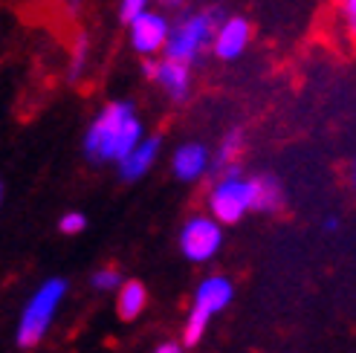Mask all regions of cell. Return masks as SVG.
Returning a JSON list of instances; mask_svg holds the SVG:
<instances>
[{
  "label": "cell",
  "instance_id": "15",
  "mask_svg": "<svg viewBox=\"0 0 356 353\" xmlns=\"http://www.w3.org/2000/svg\"><path fill=\"white\" fill-rule=\"evenodd\" d=\"M87 56H90V44H87L84 35H79L76 44H73V56H70V79H79L87 67Z\"/></svg>",
  "mask_w": 356,
  "mask_h": 353
},
{
  "label": "cell",
  "instance_id": "22",
  "mask_svg": "<svg viewBox=\"0 0 356 353\" xmlns=\"http://www.w3.org/2000/svg\"><path fill=\"white\" fill-rule=\"evenodd\" d=\"M165 3H174L177 6V3H183V0H165Z\"/></svg>",
  "mask_w": 356,
  "mask_h": 353
},
{
  "label": "cell",
  "instance_id": "16",
  "mask_svg": "<svg viewBox=\"0 0 356 353\" xmlns=\"http://www.w3.org/2000/svg\"><path fill=\"white\" fill-rule=\"evenodd\" d=\"M122 284V275H119V270H113V267H104V270H99L96 275H93V287L96 290H116Z\"/></svg>",
  "mask_w": 356,
  "mask_h": 353
},
{
  "label": "cell",
  "instance_id": "13",
  "mask_svg": "<svg viewBox=\"0 0 356 353\" xmlns=\"http://www.w3.org/2000/svg\"><path fill=\"white\" fill-rule=\"evenodd\" d=\"M284 206V188L275 176H255V208L264 215H273Z\"/></svg>",
  "mask_w": 356,
  "mask_h": 353
},
{
  "label": "cell",
  "instance_id": "12",
  "mask_svg": "<svg viewBox=\"0 0 356 353\" xmlns=\"http://www.w3.org/2000/svg\"><path fill=\"white\" fill-rule=\"evenodd\" d=\"M148 304V290L139 284V281H122L119 284V295H116V313L122 322H134L136 315L145 310Z\"/></svg>",
  "mask_w": 356,
  "mask_h": 353
},
{
  "label": "cell",
  "instance_id": "19",
  "mask_svg": "<svg viewBox=\"0 0 356 353\" xmlns=\"http://www.w3.org/2000/svg\"><path fill=\"white\" fill-rule=\"evenodd\" d=\"M339 12H342V24H345V29L350 35V41L356 44V0H342Z\"/></svg>",
  "mask_w": 356,
  "mask_h": 353
},
{
  "label": "cell",
  "instance_id": "14",
  "mask_svg": "<svg viewBox=\"0 0 356 353\" xmlns=\"http://www.w3.org/2000/svg\"><path fill=\"white\" fill-rule=\"evenodd\" d=\"M241 148H243V133H241V131H229V133L223 136L220 148H218V156H215V168H218V171L232 168V163L238 160Z\"/></svg>",
  "mask_w": 356,
  "mask_h": 353
},
{
  "label": "cell",
  "instance_id": "9",
  "mask_svg": "<svg viewBox=\"0 0 356 353\" xmlns=\"http://www.w3.org/2000/svg\"><path fill=\"white\" fill-rule=\"evenodd\" d=\"M249 38H252V26H249L246 17H226L211 35V49H215L218 58L232 61L246 49Z\"/></svg>",
  "mask_w": 356,
  "mask_h": 353
},
{
  "label": "cell",
  "instance_id": "6",
  "mask_svg": "<svg viewBox=\"0 0 356 353\" xmlns=\"http://www.w3.org/2000/svg\"><path fill=\"white\" fill-rule=\"evenodd\" d=\"M220 240H223V229L218 220L211 217H191L183 232H180V249L188 261L194 263H206L218 255L220 249Z\"/></svg>",
  "mask_w": 356,
  "mask_h": 353
},
{
  "label": "cell",
  "instance_id": "23",
  "mask_svg": "<svg viewBox=\"0 0 356 353\" xmlns=\"http://www.w3.org/2000/svg\"><path fill=\"white\" fill-rule=\"evenodd\" d=\"M353 186H356V163H353Z\"/></svg>",
  "mask_w": 356,
  "mask_h": 353
},
{
  "label": "cell",
  "instance_id": "11",
  "mask_svg": "<svg viewBox=\"0 0 356 353\" xmlns=\"http://www.w3.org/2000/svg\"><path fill=\"white\" fill-rule=\"evenodd\" d=\"M209 168V151L197 142H188L183 148H177L174 154V174L186 183H194L197 176H203V171Z\"/></svg>",
  "mask_w": 356,
  "mask_h": 353
},
{
  "label": "cell",
  "instance_id": "18",
  "mask_svg": "<svg viewBox=\"0 0 356 353\" xmlns=\"http://www.w3.org/2000/svg\"><path fill=\"white\" fill-rule=\"evenodd\" d=\"M151 3H154V0H122V3H119V17L128 24V21H134L139 12L151 9Z\"/></svg>",
  "mask_w": 356,
  "mask_h": 353
},
{
  "label": "cell",
  "instance_id": "7",
  "mask_svg": "<svg viewBox=\"0 0 356 353\" xmlns=\"http://www.w3.org/2000/svg\"><path fill=\"white\" fill-rule=\"evenodd\" d=\"M168 32H171V24L163 12H154V9H145L139 12L134 21H128V35H131V47L139 52V56H156L163 52L165 41H168Z\"/></svg>",
  "mask_w": 356,
  "mask_h": 353
},
{
  "label": "cell",
  "instance_id": "1",
  "mask_svg": "<svg viewBox=\"0 0 356 353\" xmlns=\"http://www.w3.org/2000/svg\"><path fill=\"white\" fill-rule=\"evenodd\" d=\"M142 139V122L131 101H111L87 128L84 151L96 163L122 160Z\"/></svg>",
  "mask_w": 356,
  "mask_h": 353
},
{
  "label": "cell",
  "instance_id": "20",
  "mask_svg": "<svg viewBox=\"0 0 356 353\" xmlns=\"http://www.w3.org/2000/svg\"><path fill=\"white\" fill-rule=\"evenodd\" d=\"M154 353H183V345H177V342H163Z\"/></svg>",
  "mask_w": 356,
  "mask_h": 353
},
{
  "label": "cell",
  "instance_id": "8",
  "mask_svg": "<svg viewBox=\"0 0 356 353\" xmlns=\"http://www.w3.org/2000/svg\"><path fill=\"white\" fill-rule=\"evenodd\" d=\"M145 76L154 79L174 101H183L191 90V64H183V61H174V58L148 61Z\"/></svg>",
  "mask_w": 356,
  "mask_h": 353
},
{
  "label": "cell",
  "instance_id": "24",
  "mask_svg": "<svg viewBox=\"0 0 356 353\" xmlns=\"http://www.w3.org/2000/svg\"><path fill=\"white\" fill-rule=\"evenodd\" d=\"M0 191H3V188H0Z\"/></svg>",
  "mask_w": 356,
  "mask_h": 353
},
{
  "label": "cell",
  "instance_id": "5",
  "mask_svg": "<svg viewBox=\"0 0 356 353\" xmlns=\"http://www.w3.org/2000/svg\"><path fill=\"white\" fill-rule=\"evenodd\" d=\"M209 206L218 223H238L246 211L255 208V176H241L235 165L226 168L223 180L211 191Z\"/></svg>",
  "mask_w": 356,
  "mask_h": 353
},
{
  "label": "cell",
  "instance_id": "4",
  "mask_svg": "<svg viewBox=\"0 0 356 353\" xmlns=\"http://www.w3.org/2000/svg\"><path fill=\"white\" fill-rule=\"evenodd\" d=\"M232 295H235V287H232V281L223 278V275H211L206 278L203 284L197 287V295H194V307L188 313V319H186V327H183V342L188 347H194L200 339H203V333L211 322V315H218L220 310L229 307V302H232Z\"/></svg>",
  "mask_w": 356,
  "mask_h": 353
},
{
  "label": "cell",
  "instance_id": "10",
  "mask_svg": "<svg viewBox=\"0 0 356 353\" xmlns=\"http://www.w3.org/2000/svg\"><path fill=\"white\" fill-rule=\"evenodd\" d=\"M156 154H159V136H148V139L142 136L139 142L119 160L122 180L134 183V180H139V176H145L148 168H151L154 160H156Z\"/></svg>",
  "mask_w": 356,
  "mask_h": 353
},
{
  "label": "cell",
  "instance_id": "3",
  "mask_svg": "<svg viewBox=\"0 0 356 353\" xmlns=\"http://www.w3.org/2000/svg\"><path fill=\"white\" fill-rule=\"evenodd\" d=\"M64 293H67V281H61V278H49L47 284L38 287V293L29 298V304L21 315V325H17V345L35 347L47 336V330H49L52 319H56V310L61 304Z\"/></svg>",
  "mask_w": 356,
  "mask_h": 353
},
{
  "label": "cell",
  "instance_id": "21",
  "mask_svg": "<svg viewBox=\"0 0 356 353\" xmlns=\"http://www.w3.org/2000/svg\"><path fill=\"white\" fill-rule=\"evenodd\" d=\"M325 229H327V232H336V229H339V220H336V217H327V220H325Z\"/></svg>",
  "mask_w": 356,
  "mask_h": 353
},
{
  "label": "cell",
  "instance_id": "2",
  "mask_svg": "<svg viewBox=\"0 0 356 353\" xmlns=\"http://www.w3.org/2000/svg\"><path fill=\"white\" fill-rule=\"evenodd\" d=\"M218 17H220V12H215V9L191 12V15L180 17V21L171 26L168 41L163 47L165 58L194 64L203 56V49L211 44V35H215V29H218Z\"/></svg>",
  "mask_w": 356,
  "mask_h": 353
},
{
  "label": "cell",
  "instance_id": "17",
  "mask_svg": "<svg viewBox=\"0 0 356 353\" xmlns=\"http://www.w3.org/2000/svg\"><path fill=\"white\" fill-rule=\"evenodd\" d=\"M84 226H87V217L81 215V211H67V215L61 217V223H58L61 235H79V232H84Z\"/></svg>",
  "mask_w": 356,
  "mask_h": 353
}]
</instances>
